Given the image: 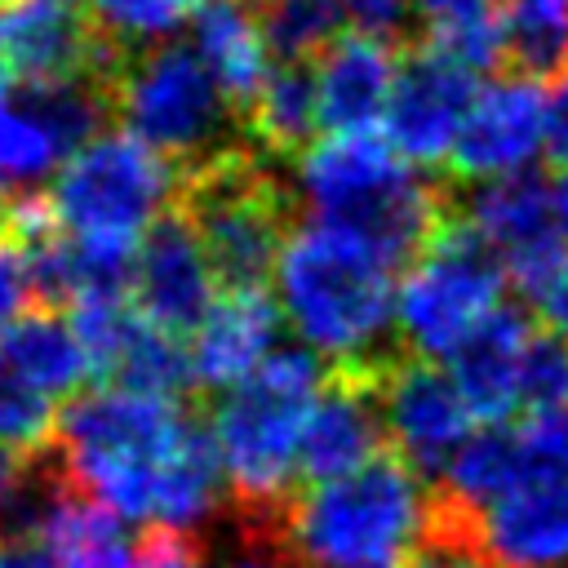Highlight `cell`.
<instances>
[{
  "instance_id": "484cf974",
  "label": "cell",
  "mask_w": 568,
  "mask_h": 568,
  "mask_svg": "<svg viewBox=\"0 0 568 568\" xmlns=\"http://www.w3.org/2000/svg\"><path fill=\"white\" fill-rule=\"evenodd\" d=\"M501 0H417V44H435L475 71L501 67Z\"/></svg>"
},
{
  "instance_id": "d4e9b609",
  "label": "cell",
  "mask_w": 568,
  "mask_h": 568,
  "mask_svg": "<svg viewBox=\"0 0 568 568\" xmlns=\"http://www.w3.org/2000/svg\"><path fill=\"white\" fill-rule=\"evenodd\" d=\"M67 160L62 138L36 111V102L18 89H0V186L36 191L58 164Z\"/></svg>"
},
{
  "instance_id": "4dcf8cb0",
  "label": "cell",
  "mask_w": 568,
  "mask_h": 568,
  "mask_svg": "<svg viewBox=\"0 0 568 568\" xmlns=\"http://www.w3.org/2000/svg\"><path fill=\"white\" fill-rule=\"evenodd\" d=\"M342 9L359 36H373L399 53L417 44V0H342Z\"/></svg>"
},
{
  "instance_id": "60d3db41",
  "label": "cell",
  "mask_w": 568,
  "mask_h": 568,
  "mask_svg": "<svg viewBox=\"0 0 568 568\" xmlns=\"http://www.w3.org/2000/svg\"><path fill=\"white\" fill-rule=\"evenodd\" d=\"M4 80H9V75H4V67H0V89H4Z\"/></svg>"
},
{
  "instance_id": "8992f818",
  "label": "cell",
  "mask_w": 568,
  "mask_h": 568,
  "mask_svg": "<svg viewBox=\"0 0 568 568\" xmlns=\"http://www.w3.org/2000/svg\"><path fill=\"white\" fill-rule=\"evenodd\" d=\"M178 209L204 240L222 288H266L302 200L293 173H284V164L257 142H244L182 169Z\"/></svg>"
},
{
  "instance_id": "836d02e7",
  "label": "cell",
  "mask_w": 568,
  "mask_h": 568,
  "mask_svg": "<svg viewBox=\"0 0 568 568\" xmlns=\"http://www.w3.org/2000/svg\"><path fill=\"white\" fill-rule=\"evenodd\" d=\"M204 541L191 537V528H169L155 524L142 541H138V568H204Z\"/></svg>"
},
{
  "instance_id": "4fadbf2b",
  "label": "cell",
  "mask_w": 568,
  "mask_h": 568,
  "mask_svg": "<svg viewBox=\"0 0 568 568\" xmlns=\"http://www.w3.org/2000/svg\"><path fill=\"white\" fill-rule=\"evenodd\" d=\"M217 271L213 257L204 248V240L195 235L191 217L173 204L169 213H160L151 222V231L138 240V257H133V284H129V302L160 324L173 337H191L195 324L209 315V306L217 302Z\"/></svg>"
},
{
  "instance_id": "44dd1931",
  "label": "cell",
  "mask_w": 568,
  "mask_h": 568,
  "mask_svg": "<svg viewBox=\"0 0 568 568\" xmlns=\"http://www.w3.org/2000/svg\"><path fill=\"white\" fill-rule=\"evenodd\" d=\"M191 44L213 67V75L248 124V106L262 80L271 75V44L257 22V9H248V0H204L191 18Z\"/></svg>"
},
{
  "instance_id": "277c9868",
  "label": "cell",
  "mask_w": 568,
  "mask_h": 568,
  "mask_svg": "<svg viewBox=\"0 0 568 568\" xmlns=\"http://www.w3.org/2000/svg\"><path fill=\"white\" fill-rule=\"evenodd\" d=\"M275 288L284 324L333 368L386 364L404 351L395 266L355 231L315 217L293 226L275 262Z\"/></svg>"
},
{
  "instance_id": "d6a6232c",
  "label": "cell",
  "mask_w": 568,
  "mask_h": 568,
  "mask_svg": "<svg viewBox=\"0 0 568 568\" xmlns=\"http://www.w3.org/2000/svg\"><path fill=\"white\" fill-rule=\"evenodd\" d=\"M36 302H40V293H36V275H31L27 248L13 235H0V333L13 320H22Z\"/></svg>"
},
{
  "instance_id": "e575fe53",
  "label": "cell",
  "mask_w": 568,
  "mask_h": 568,
  "mask_svg": "<svg viewBox=\"0 0 568 568\" xmlns=\"http://www.w3.org/2000/svg\"><path fill=\"white\" fill-rule=\"evenodd\" d=\"M226 568H302L288 550L284 528H240V550Z\"/></svg>"
},
{
  "instance_id": "e0dca14e",
  "label": "cell",
  "mask_w": 568,
  "mask_h": 568,
  "mask_svg": "<svg viewBox=\"0 0 568 568\" xmlns=\"http://www.w3.org/2000/svg\"><path fill=\"white\" fill-rule=\"evenodd\" d=\"M280 324L284 311L266 288H226L186 337L195 395H222L244 382L275 351Z\"/></svg>"
},
{
  "instance_id": "f35d334b",
  "label": "cell",
  "mask_w": 568,
  "mask_h": 568,
  "mask_svg": "<svg viewBox=\"0 0 568 568\" xmlns=\"http://www.w3.org/2000/svg\"><path fill=\"white\" fill-rule=\"evenodd\" d=\"M9 209H13V195H4V186H0V235L9 231Z\"/></svg>"
},
{
  "instance_id": "ffe728a7",
  "label": "cell",
  "mask_w": 568,
  "mask_h": 568,
  "mask_svg": "<svg viewBox=\"0 0 568 568\" xmlns=\"http://www.w3.org/2000/svg\"><path fill=\"white\" fill-rule=\"evenodd\" d=\"M0 368L53 399L80 395V386L93 377V364L71 311L44 306V302L0 333Z\"/></svg>"
},
{
  "instance_id": "ac0fdd59",
  "label": "cell",
  "mask_w": 568,
  "mask_h": 568,
  "mask_svg": "<svg viewBox=\"0 0 568 568\" xmlns=\"http://www.w3.org/2000/svg\"><path fill=\"white\" fill-rule=\"evenodd\" d=\"M399 71V49L373 36H337L315 58V89H320V120L328 133L337 129H373L386 115L390 89Z\"/></svg>"
},
{
  "instance_id": "5bb4252c",
  "label": "cell",
  "mask_w": 568,
  "mask_h": 568,
  "mask_svg": "<svg viewBox=\"0 0 568 568\" xmlns=\"http://www.w3.org/2000/svg\"><path fill=\"white\" fill-rule=\"evenodd\" d=\"M457 213L506 262L510 284L528 280L559 248H568L559 226H555L550 178L532 173V169L497 173V178H479V182H457Z\"/></svg>"
},
{
  "instance_id": "8fae6325",
  "label": "cell",
  "mask_w": 568,
  "mask_h": 568,
  "mask_svg": "<svg viewBox=\"0 0 568 568\" xmlns=\"http://www.w3.org/2000/svg\"><path fill=\"white\" fill-rule=\"evenodd\" d=\"M129 49L115 44L80 0H0V67L18 84L71 75H120Z\"/></svg>"
},
{
  "instance_id": "4316f807",
  "label": "cell",
  "mask_w": 568,
  "mask_h": 568,
  "mask_svg": "<svg viewBox=\"0 0 568 568\" xmlns=\"http://www.w3.org/2000/svg\"><path fill=\"white\" fill-rule=\"evenodd\" d=\"M253 9H257L271 53L288 62L320 58L346 22L342 0H253Z\"/></svg>"
},
{
  "instance_id": "3957f363",
  "label": "cell",
  "mask_w": 568,
  "mask_h": 568,
  "mask_svg": "<svg viewBox=\"0 0 568 568\" xmlns=\"http://www.w3.org/2000/svg\"><path fill=\"white\" fill-rule=\"evenodd\" d=\"M293 186L315 222L355 231L395 271L408 266L453 217L457 182L404 160L373 129H337L293 160Z\"/></svg>"
},
{
  "instance_id": "6da1fadb",
  "label": "cell",
  "mask_w": 568,
  "mask_h": 568,
  "mask_svg": "<svg viewBox=\"0 0 568 568\" xmlns=\"http://www.w3.org/2000/svg\"><path fill=\"white\" fill-rule=\"evenodd\" d=\"M62 475L120 519L200 528L226 493L209 417L186 399L98 386L67 399L53 435Z\"/></svg>"
},
{
  "instance_id": "5b68a950",
  "label": "cell",
  "mask_w": 568,
  "mask_h": 568,
  "mask_svg": "<svg viewBox=\"0 0 568 568\" xmlns=\"http://www.w3.org/2000/svg\"><path fill=\"white\" fill-rule=\"evenodd\" d=\"M435 484L395 448L368 466L311 484L284 537L302 568H426Z\"/></svg>"
},
{
  "instance_id": "ab89813d",
  "label": "cell",
  "mask_w": 568,
  "mask_h": 568,
  "mask_svg": "<svg viewBox=\"0 0 568 568\" xmlns=\"http://www.w3.org/2000/svg\"><path fill=\"white\" fill-rule=\"evenodd\" d=\"M444 568H475V564H444Z\"/></svg>"
},
{
  "instance_id": "9c48e42d",
  "label": "cell",
  "mask_w": 568,
  "mask_h": 568,
  "mask_svg": "<svg viewBox=\"0 0 568 568\" xmlns=\"http://www.w3.org/2000/svg\"><path fill=\"white\" fill-rule=\"evenodd\" d=\"M182 169L129 129H102L53 173L49 200L71 235L142 240L178 204Z\"/></svg>"
},
{
  "instance_id": "ba28073f",
  "label": "cell",
  "mask_w": 568,
  "mask_h": 568,
  "mask_svg": "<svg viewBox=\"0 0 568 568\" xmlns=\"http://www.w3.org/2000/svg\"><path fill=\"white\" fill-rule=\"evenodd\" d=\"M404 271L408 275L395 302L399 346L439 364H448L466 346V337L501 306V293L510 284L506 262L457 209Z\"/></svg>"
},
{
  "instance_id": "cb8c5ba5",
  "label": "cell",
  "mask_w": 568,
  "mask_h": 568,
  "mask_svg": "<svg viewBox=\"0 0 568 568\" xmlns=\"http://www.w3.org/2000/svg\"><path fill=\"white\" fill-rule=\"evenodd\" d=\"M501 67L555 84L568 75V0H501Z\"/></svg>"
},
{
  "instance_id": "f1b7e54d",
  "label": "cell",
  "mask_w": 568,
  "mask_h": 568,
  "mask_svg": "<svg viewBox=\"0 0 568 568\" xmlns=\"http://www.w3.org/2000/svg\"><path fill=\"white\" fill-rule=\"evenodd\" d=\"M519 408L550 413L568 408V337L555 328H532L519 364Z\"/></svg>"
},
{
  "instance_id": "7402d4cb",
  "label": "cell",
  "mask_w": 568,
  "mask_h": 568,
  "mask_svg": "<svg viewBox=\"0 0 568 568\" xmlns=\"http://www.w3.org/2000/svg\"><path fill=\"white\" fill-rule=\"evenodd\" d=\"M36 537L53 550L58 568H138V546L124 532V519L98 497L80 493L67 475L53 488Z\"/></svg>"
},
{
  "instance_id": "2e32d148",
  "label": "cell",
  "mask_w": 568,
  "mask_h": 568,
  "mask_svg": "<svg viewBox=\"0 0 568 568\" xmlns=\"http://www.w3.org/2000/svg\"><path fill=\"white\" fill-rule=\"evenodd\" d=\"M541 151H546V93H537V80L501 75L475 93V106L448 155V178L479 182L497 173H519Z\"/></svg>"
},
{
  "instance_id": "f546056e",
  "label": "cell",
  "mask_w": 568,
  "mask_h": 568,
  "mask_svg": "<svg viewBox=\"0 0 568 568\" xmlns=\"http://www.w3.org/2000/svg\"><path fill=\"white\" fill-rule=\"evenodd\" d=\"M58 399L0 368V439L22 453H44L58 435Z\"/></svg>"
},
{
  "instance_id": "7c38bea8",
  "label": "cell",
  "mask_w": 568,
  "mask_h": 568,
  "mask_svg": "<svg viewBox=\"0 0 568 568\" xmlns=\"http://www.w3.org/2000/svg\"><path fill=\"white\" fill-rule=\"evenodd\" d=\"M475 75H479L475 67H466L462 58H453L435 44L404 49L395 89H390V102L382 115L390 146L422 169L448 164L453 142L475 106Z\"/></svg>"
},
{
  "instance_id": "603a6c76",
  "label": "cell",
  "mask_w": 568,
  "mask_h": 568,
  "mask_svg": "<svg viewBox=\"0 0 568 568\" xmlns=\"http://www.w3.org/2000/svg\"><path fill=\"white\" fill-rule=\"evenodd\" d=\"M324 129L320 120V89H315V67L306 62H280L262 80L253 106H248V138L275 155L280 164L297 160L315 133Z\"/></svg>"
},
{
  "instance_id": "d590c367",
  "label": "cell",
  "mask_w": 568,
  "mask_h": 568,
  "mask_svg": "<svg viewBox=\"0 0 568 568\" xmlns=\"http://www.w3.org/2000/svg\"><path fill=\"white\" fill-rule=\"evenodd\" d=\"M546 155L550 164H568V75L550 84L546 93Z\"/></svg>"
},
{
  "instance_id": "9a60e30c",
  "label": "cell",
  "mask_w": 568,
  "mask_h": 568,
  "mask_svg": "<svg viewBox=\"0 0 568 568\" xmlns=\"http://www.w3.org/2000/svg\"><path fill=\"white\" fill-rule=\"evenodd\" d=\"M386 364H359V368L328 373L306 417V435H302V484L306 488L342 479L386 453L390 435H386L382 395H377V373Z\"/></svg>"
},
{
  "instance_id": "74e56055",
  "label": "cell",
  "mask_w": 568,
  "mask_h": 568,
  "mask_svg": "<svg viewBox=\"0 0 568 568\" xmlns=\"http://www.w3.org/2000/svg\"><path fill=\"white\" fill-rule=\"evenodd\" d=\"M550 200H555V226H559V235L568 244V164L550 178Z\"/></svg>"
},
{
  "instance_id": "83f0119b",
  "label": "cell",
  "mask_w": 568,
  "mask_h": 568,
  "mask_svg": "<svg viewBox=\"0 0 568 568\" xmlns=\"http://www.w3.org/2000/svg\"><path fill=\"white\" fill-rule=\"evenodd\" d=\"M195 0H89L93 22L124 49H146L169 40L186 18Z\"/></svg>"
},
{
  "instance_id": "7a4b0ae2",
  "label": "cell",
  "mask_w": 568,
  "mask_h": 568,
  "mask_svg": "<svg viewBox=\"0 0 568 568\" xmlns=\"http://www.w3.org/2000/svg\"><path fill=\"white\" fill-rule=\"evenodd\" d=\"M333 364L311 346H275L244 382L222 390L209 426L226 470L235 528H284L306 493L302 435Z\"/></svg>"
},
{
  "instance_id": "8d00e7d4",
  "label": "cell",
  "mask_w": 568,
  "mask_h": 568,
  "mask_svg": "<svg viewBox=\"0 0 568 568\" xmlns=\"http://www.w3.org/2000/svg\"><path fill=\"white\" fill-rule=\"evenodd\" d=\"M0 568H58V559L36 532H18L0 537Z\"/></svg>"
},
{
  "instance_id": "1f68e13d",
  "label": "cell",
  "mask_w": 568,
  "mask_h": 568,
  "mask_svg": "<svg viewBox=\"0 0 568 568\" xmlns=\"http://www.w3.org/2000/svg\"><path fill=\"white\" fill-rule=\"evenodd\" d=\"M515 293L528 302L537 324H546V328L568 337V248H559L546 266H537L528 280H519Z\"/></svg>"
},
{
  "instance_id": "52a82bcc",
  "label": "cell",
  "mask_w": 568,
  "mask_h": 568,
  "mask_svg": "<svg viewBox=\"0 0 568 568\" xmlns=\"http://www.w3.org/2000/svg\"><path fill=\"white\" fill-rule=\"evenodd\" d=\"M115 120L178 169H195L253 142L244 111L231 102L200 49L173 40L129 49L115 75Z\"/></svg>"
},
{
  "instance_id": "30bf717a",
  "label": "cell",
  "mask_w": 568,
  "mask_h": 568,
  "mask_svg": "<svg viewBox=\"0 0 568 568\" xmlns=\"http://www.w3.org/2000/svg\"><path fill=\"white\" fill-rule=\"evenodd\" d=\"M377 395H382L390 448L430 484L444 475L457 448L479 430V413L462 395L453 368H439V359L399 351L377 373Z\"/></svg>"
},
{
  "instance_id": "d6986e66",
  "label": "cell",
  "mask_w": 568,
  "mask_h": 568,
  "mask_svg": "<svg viewBox=\"0 0 568 568\" xmlns=\"http://www.w3.org/2000/svg\"><path fill=\"white\" fill-rule=\"evenodd\" d=\"M532 315L519 306H497L470 337L466 346L448 359L462 395L479 413V422H506L519 408V364L524 346L532 337Z\"/></svg>"
}]
</instances>
